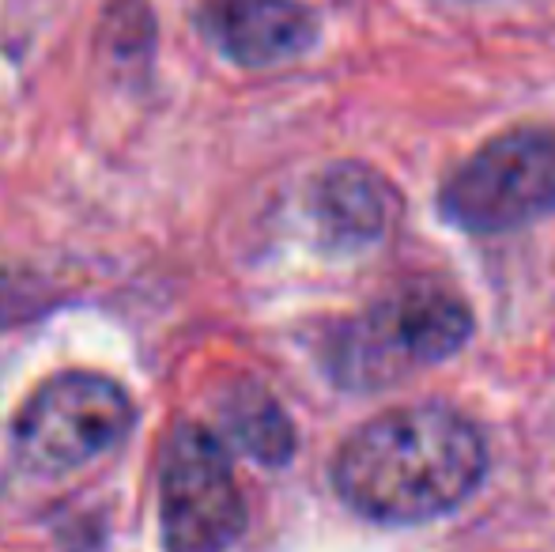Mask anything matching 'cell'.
Returning a JSON list of instances; mask_svg holds the SVG:
<instances>
[{
	"label": "cell",
	"instance_id": "3957f363",
	"mask_svg": "<svg viewBox=\"0 0 555 552\" xmlns=\"http://www.w3.org/2000/svg\"><path fill=\"white\" fill-rule=\"evenodd\" d=\"M439 216L465 235H506L555 216V126H518L480 144L439 190Z\"/></svg>",
	"mask_w": 555,
	"mask_h": 552
},
{
	"label": "cell",
	"instance_id": "5b68a950",
	"mask_svg": "<svg viewBox=\"0 0 555 552\" xmlns=\"http://www.w3.org/2000/svg\"><path fill=\"white\" fill-rule=\"evenodd\" d=\"M159 526L167 552H227L246 530L231 454L193 420L178 424L163 447Z\"/></svg>",
	"mask_w": 555,
	"mask_h": 552
},
{
	"label": "cell",
	"instance_id": "7a4b0ae2",
	"mask_svg": "<svg viewBox=\"0 0 555 552\" xmlns=\"http://www.w3.org/2000/svg\"><path fill=\"white\" fill-rule=\"evenodd\" d=\"M473 341V310L435 280H412L363 314L336 322L322 368L340 390L374 394L457 356Z\"/></svg>",
	"mask_w": 555,
	"mask_h": 552
},
{
	"label": "cell",
	"instance_id": "52a82bcc",
	"mask_svg": "<svg viewBox=\"0 0 555 552\" xmlns=\"http://www.w3.org/2000/svg\"><path fill=\"white\" fill-rule=\"evenodd\" d=\"M205 30L227 61L269 68L295 61L318 42V20L299 0H212Z\"/></svg>",
	"mask_w": 555,
	"mask_h": 552
},
{
	"label": "cell",
	"instance_id": "ba28073f",
	"mask_svg": "<svg viewBox=\"0 0 555 552\" xmlns=\"http://www.w3.org/2000/svg\"><path fill=\"white\" fill-rule=\"evenodd\" d=\"M223 432L257 465L280 470L295 458V424L284 406L257 383H234L220 401Z\"/></svg>",
	"mask_w": 555,
	"mask_h": 552
},
{
	"label": "cell",
	"instance_id": "6da1fadb",
	"mask_svg": "<svg viewBox=\"0 0 555 552\" xmlns=\"http://www.w3.org/2000/svg\"><path fill=\"white\" fill-rule=\"evenodd\" d=\"M488 465L480 427L453 406L424 401L359 424L333 458V488L366 523L424 526L465 508Z\"/></svg>",
	"mask_w": 555,
	"mask_h": 552
},
{
	"label": "cell",
	"instance_id": "277c9868",
	"mask_svg": "<svg viewBox=\"0 0 555 552\" xmlns=\"http://www.w3.org/2000/svg\"><path fill=\"white\" fill-rule=\"evenodd\" d=\"M137 424L129 390L99 371H65L35 390L15 416V458L38 477H65L111 454Z\"/></svg>",
	"mask_w": 555,
	"mask_h": 552
},
{
	"label": "cell",
	"instance_id": "8992f818",
	"mask_svg": "<svg viewBox=\"0 0 555 552\" xmlns=\"http://www.w3.org/2000/svg\"><path fill=\"white\" fill-rule=\"evenodd\" d=\"M310 220L330 251L359 254L378 246L397 220V190L363 163H333L310 185Z\"/></svg>",
	"mask_w": 555,
	"mask_h": 552
}]
</instances>
